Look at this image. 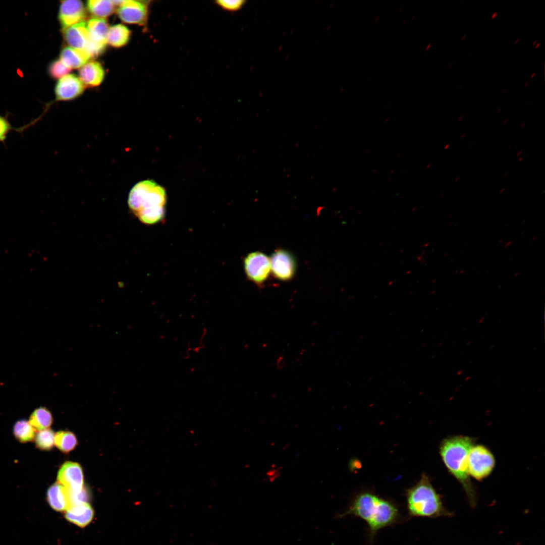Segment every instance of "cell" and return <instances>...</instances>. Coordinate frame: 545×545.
<instances>
[{
	"label": "cell",
	"instance_id": "cell-1",
	"mask_svg": "<svg viewBox=\"0 0 545 545\" xmlns=\"http://www.w3.org/2000/svg\"><path fill=\"white\" fill-rule=\"evenodd\" d=\"M166 201L165 189L151 180L134 185L128 198L129 209L141 222L146 225L155 224L164 218Z\"/></svg>",
	"mask_w": 545,
	"mask_h": 545
},
{
	"label": "cell",
	"instance_id": "cell-2",
	"mask_svg": "<svg viewBox=\"0 0 545 545\" xmlns=\"http://www.w3.org/2000/svg\"><path fill=\"white\" fill-rule=\"evenodd\" d=\"M351 515L367 523L372 537L379 529L395 523L399 516L397 508L390 502L370 493L358 496L349 509L339 517Z\"/></svg>",
	"mask_w": 545,
	"mask_h": 545
},
{
	"label": "cell",
	"instance_id": "cell-3",
	"mask_svg": "<svg viewBox=\"0 0 545 545\" xmlns=\"http://www.w3.org/2000/svg\"><path fill=\"white\" fill-rule=\"evenodd\" d=\"M473 446L470 438L455 436L446 439L440 448L445 465L463 485L472 506L475 505V496L469 478L468 457Z\"/></svg>",
	"mask_w": 545,
	"mask_h": 545
},
{
	"label": "cell",
	"instance_id": "cell-4",
	"mask_svg": "<svg viewBox=\"0 0 545 545\" xmlns=\"http://www.w3.org/2000/svg\"><path fill=\"white\" fill-rule=\"evenodd\" d=\"M407 507L412 516L436 517L445 515L440 496L428 480L423 478L407 493Z\"/></svg>",
	"mask_w": 545,
	"mask_h": 545
},
{
	"label": "cell",
	"instance_id": "cell-5",
	"mask_svg": "<svg viewBox=\"0 0 545 545\" xmlns=\"http://www.w3.org/2000/svg\"><path fill=\"white\" fill-rule=\"evenodd\" d=\"M120 19L124 23L140 26L146 25L149 15V1H113Z\"/></svg>",
	"mask_w": 545,
	"mask_h": 545
},
{
	"label": "cell",
	"instance_id": "cell-6",
	"mask_svg": "<svg viewBox=\"0 0 545 545\" xmlns=\"http://www.w3.org/2000/svg\"><path fill=\"white\" fill-rule=\"evenodd\" d=\"M494 465V456L485 447L478 445L471 448L468 457L469 474L481 479L490 473Z\"/></svg>",
	"mask_w": 545,
	"mask_h": 545
},
{
	"label": "cell",
	"instance_id": "cell-7",
	"mask_svg": "<svg viewBox=\"0 0 545 545\" xmlns=\"http://www.w3.org/2000/svg\"><path fill=\"white\" fill-rule=\"evenodd\" d=\"M244 267L250 280L261 284L266 281L271 271L270 259L262 252H252L244 258Z\"/></svg>",
	"mask_w": 545,
	"mask_h": 545
},
{
	"label": "cell",
	"instance_id": "cell-8",
	"mask_svg": "<svg viewBox=\"0 0 545 545\" xmlns=\"http://www.w3.org/2000/svg\"><path fill=\"white\" fill-rule=\"evenodd\" d=\"M58 480L70 493L82 490L83 489V474L81 466L75 462H66L58 472Z\"/></svg>",
	"mask_w": 545,
	"mask_h": 545
},
{
	"label": "cell",
	"instance_id": "cell-9",
	"mask_svg": "<svg viewBox=\"0 0 545 545\" xmlns=\"http://www.w3.org/2000/svg\"><path fill=\"white\" fill-rule=\"evenodd\" d=\"M86 11L83 3L79 0L61 2L58 18L62 29L83 21Z\"/></svg>",
	"mask_w": 545,
	"mask_h": 545
},
{
	"label": "cell",
	"instance_id": "cell-10",
	"mask_svg": "<svg viewBox=\"0 0 545 545\" xmlns=\"http://www.w3.org/2000/svg\"><path fill=\"white\" fill-rule=\"evenodd\" d=\"M270 261L271 271L276 278L287 281L293 277L295 263L293 256L289 252L278 250L272 254Z\"/></svg>",
	"mask_w": 545,
	"mask_h": 545
},
{
	"label": "cell",
	"instance_id": "cell-11",
	"mask_svg": "<svg viewBox=\"0 0 545 545\" xmlns=\"http://www.w3.org/2000/svg\"><path fill=\"white\" fill-rule=\"evenodd\" d=\"M85 86L80 78L74 74H68L57 82L54 92L57 101H68L81 95Z\"/></svg>",
	"mask_w": 545,
	"mask_h": 545
},
{
	"label": "cell",
	"instance_id": "cell-12",
	"mask_svg": "<svg viewBox=\"0 0 545 545\" xmlns=\"http://www.w3.org/2000/svg\"><path fill=\"white\" fill-rule=\"evenodd\" d=\"M62 32L65 40L70 47L87 52L90 38L86 22L82 21L62 29Z\"/></svg>",
	"mask_w": 545,
	"mask_h": 545
},
{
	"label": "cell",
	"instance_id": "cell-13",
	"mask_svg": "<svg viewBox=\"0 0 545 545\" xmlns=\"http://www.w3.org/2000/svg\"><path fill=\"white\" fill-rule=\"evenodd\" d=\"M104 75L102 65L96 61L87 62L79 71V78L86 87L99 85L104 79Z\"/></svg>",
	"mask_w": 545,
	"mask_h": 545
},
{
	"label": "cell",
	"instance_id": "cell-14",
	"mask_svg": "<svg viewBox=\"0 0 545 545\" xmlns=\"http://www.w3.org/2000/svg\"><path fill=\"white\" fill-rule=\"evenodd\" d=\"M66 519L72 523L84 527L92 520L93 510L87 502L71 505L66 511Z\"/></svg>",
	"mask_w": 545,
	"mask_h": 545
},
{
	"label": "cell",
	"instance_id": "cell-15",
	"mask_svg": "<svg viewBox=\"0 0 545 545\" xmlns=\"http://www.w3.org/2000/svg\"><path fill=\"white\" fill-rule=\"evenodd\" d=\"M47 500L49 506L57 511H66L71 504L69 491L59 482L49 487Z\"/></svg>",
	"mask_w": 545,
	"mask_h": 545
},
{
	"label": "cell",
	"instance_id": "cell-16",
	"mask_svg": "<svg viewBox=\"0 0 545 545\" xmlns=\"http://www.w3.org/2000/svg\"><path fill=\"white\" fill-rule=\"evenodd\" d=\"M87 28L91 42L106 46L108 25L104 18L93 17L87 23Z\"/></svg>",
	"mask_w": 545,
	"mask_h": 545
},
{
	"label": "cell",
	"instance_id": "cell-17",
	"mask_svg": "<svg viewBox=\"0 0 545 545\" xmlns=\"http://www.w3.org/2000/svg\"><path fill=\"white\" fill-rule=\"evenodd\" d=\"M91 58L86 51L66 46L61 50L59 59L65 65L72 69L80 68Z\"/></svg>",
	"mask_w": 545,
	"mask_h": 545
},
{
	"label": "cell",
	"instance_id": "cell-18",
	"mask_svg": "<svg viewBox=\"0 0 545 545\" xmlns=\"http://www.w3.org/2000/svg\"><path fill=\"white\" fill-rule=\"evenodd\" d=\"M130 36L131 31L128 27L122 24H116L108 28L107 43L114 47H121L128 42Z\"/></svg>",
	"mask_w": 545,
	"mask_h": 545
},
{
	"label": "cell",
	"instance_id": "cell-19",
	"mask_svg": "<svg viewBox=\"0 0 545 545\" xmlns=\"http://www.w3.org/2000/svg\"><path fill=\"white\" fill-rule=\"evenodd\" d=\"M86 5L88 11L94 17L100 18L111 15L116 7L113 1L90 0Z\"/></svg>",
	"mask_w": 545,
	"mask_h": 545
},
{
	"label": "cell",
	"instance_id": "cell-20",
	"mask_svg": "<svg viewBox=\"0 0 545 545\" xmlns=\"http://www.w3.org/2000/svg\"><path fill=\"white\" fill-rule=\"evenodd\" d=\"M52 421L50 412L45 407L35 409L29 418V423L35 429L41 430L49 427Z\"/></svg>",
	"mask_w": 545,
	"mask_h": 545
},
{
	"label": "cell",
	"instance_id": "cell-21",
	"mask_svg": "<svg viewBox=\"0 0 545 545\" xmlns=\"http://www.w3.org/2000/svg\"><path fill=\"white\" fill-rule=\"evenodd\" d=\"M13 433L19 442L26 443L34 439L35 429L28 421L20 420L17 421L14 426Z\"/></svg>",
	"mask_w": 545,
	"mask_h": 545
},
{
	"label": "cell",
	"instance_id": "cell-22",
	"mask_svg": "<svg viewBox=\"0 0 545 545\" xmlns=\"http://www.w3.org/2000/svg\"><path fill=\"white\" fill-rule=\"evenodd\" d=\"M77 439L71 432L59 431L54 436V444L62 452L68 453L75 448Z\"/></svg>",
	"mask_w": 545,
	"mask_h": 545
},
{
	"label": "cell",
	"instance_id": "cell-23",
	"mask_svg": "<svg viewBox=\"0 0 545 545\" xmlns=\"http://www.w3.org/2000/svg\"><path fill=\"white\" fill-rule=\"evenodd\" d=\"M54 432L50 429L46 428L40 430L35 437L36 447L43 450H50L54 443Z\"/></svg>",
	"mask_w": 545,
	"mask_h": 545
},
{
	"label": "cell",
	"instance_id": "cell-24",
	"mask_svg": "<svg viewBox=\"0 0 545 545\" xmlns=\"http://www.w3.org/2000/svg\"><path fill=\"white\" fill-rule=\"evenodd\" d=\"M48 70L49 76L55 79H61L68 75L71 71L60 59L52 61L49 64Z\"/></svg>",
	"mask_w": 545,
	"mask_h": 545
},
{
	"label": "cell",
	"instance_id": "cell-25",
	"mask_svg": "<svg viewBox=\"0 0 545 545\" xmlns=\"http://www.w3.org/2000/svg\"><path fill=\"white\" fill-rule=\"evenodd\" d=\"M215 4L226 11L235 12L241 9L246 3L244 0H219Z\"/></svg>",
	"mask_w": 545,
	"mask_h": 545
},
{
	"label": "cell",
	"instance_id": "cell-26",
	"mask_svg": "<svg viewBox=\"0 0 545 545\" xmlns=\"http://www.w3.org/2000/svg\"><path fill=\"white\" fill-rule=\"evenodd\" d=\"M14 129L7 118L0 115V142L4 143L9 132Z\"/></svg>",
	"mask_w": 545,
	"mask_h": 545
},
{
	"label": "cell",
	"instance_id": "cell-27",
	"mask_svg": "<svg viewBox=\"0 0 545 545\" xmlns=\"http://www.w3.org/2000/svg\"><path fill=\"white\" fill-rule=\"evenodd\" d=\"M511 244H512L511 241H509V242H506L505 245H504L505 248H507L508 247H509L511 245Z\"/></svg>",
	"mask_w": 545,
	"mask_h": 545
},
{
	"label": "cell",
	"instance_id": "cell-28",
	"mask_svg": "<svg viewBox=\"0 0 545 545\" xmlns=\"http://www.w3.org/2000/svg\"><path fill=\"white\" fill-rule=\"evenodd\" d=\"M497 15H498V12H494L491 16V19H494L496 18L497 17Z\"/></svg>",
	"mask_w": 545,
	"mask_h": 545
},
{
	"label": "cell",
	"instance_id": "cell-29",
	"mask_svg": "<svg viewBox=\"0 0 545 545\" xmlns=\"http://www.w3.org/2000/svg\"><path fill=\"white\" fill-rule=\"evenodd\" d=\"M540 43L539 42H537L536 43V44L535 45V48H536V49L538 48L540 46Z\"/></svg>",
	"mask_w": 545,
	"mask_h": 545
},
{
	"label": "cell",
	"instance_id": "cell-30",
	"mask_svg": "<svg viewBox=\"0 0 545 545\" xmlns=\"http://www.w3.org/2000/svg\"><path fill=\"white\" fill-rule=\"evenodd\" d=\"M537 43V40H534V41L533 42V43H532V45H535L536 44V43Z\"/></svg>",
	"mask_w": 545,
	"mask_h": 545
},
{
	"label": "cell",
	"instance_id": "cell-31",
	"mask_svg": "<svg viewBox=\"0 0 545 545\" xmlns=\"http://www.w3.org/2000/svg\"><path fill=\"white\" fill-rule=\"evenodd\" d=\"M535 74H536V73H535V72H534V73H532V74H531V77H530V78H532L533 77H534V76L535 75Z\"/></svg>",
	"mask_w": 545,
	"mask_h": 545
},
{
	"label": "cell",
	"instance_id": "cell-32",
	"mask_svg": "<svg viewBox=\"0 0 545 545\" xmlns=\"http://www.w3.org/2000/svg\"><path fill=\"white\" fill-rule=\"evenodd\" d=\"M519 40V38L516 39L514 41V44L517 43L518 42Z\"/></svg>",
	"mask_w": 545,
	"mask_h": 545
},
{
	"label": "cell",
	"instance_id": "cell-33",
	"mask_svg": "<svg viewBox=\"0 0 545 545\" xmlns=\"http://www.w3.org/2000/svg\"><path fill=\"white\" fill-rule=\"evenodd\" d=\"M529 81H526V82H525V83H524V86H527V85H528V84H529Z\"/></svg>",
	"mask_w": 545,
	"mask_h": 545
},
{
	"label": "cell",
	"instance_id": "cell-34",
	"mask_svg": "<svg viewBox=\"0 0 545 545\" xmlns=\"http://www.w3.org/2000/svg\"><path fill=\"white\" fill-rule=\"evenodd\" d=\"M466 35H463L461 38V40H464V39L466 38Z\"/></svg>",
	"mask_w": 545,
	"mask_h": 545
},
{
	"label": "cell",
	"instance_id": "cell-35",
	"mask_svg": "<svg viewBox=\"0 0 545 545\" xmlns=\"http://www.w3.org/2000/svg\"><path fill=\"white\" fill-rule=\"evenodd\" d=\"M536 238H537V236H535V237H533V238H532V240H534L535 239H536Z\"/></svg>",
	"mask_w": 545,
	"mask_h": 545
},
{
	"label": "cell",
	"instance_id": "cell-36",
	"mask_svg": "<svg viewBox=\"0 0 545 545\" xmlns=\"http://www.w3.org/2000/svg\"><path fill=\"white\" fill-rule=\"evenodd\" d=\"M503 239H502L501 240H500V241H499V243H500H500H502V242H503Z\"/></svg>",
	"mask_w": 545,
	"mask_h": 545
},
{
	"label": "cell",
	"instance_id": "cell-37",
	"mask_svg": "<svg viewBox=\"0 0 545 545\" xmlns=\"http://www.w3.org/2000/svg\"><path fill=\"white\" fill-rule=\"evenodd\" d=\"M506 90H507V88H505V89H504V90H503V93H504V92H505Z\"/></svg>",
	"mask_w": 545,
	"mask_h": 545
},
{
	"label": "cell",
	"instance_id": "cell-38",
	"mask_svg": "<svg viewBox=\"0 0 545 545\" xmlns=\"http://www.w3.org/2000/svg\"><path fill=\"white\" fill-rule=\"evenodd\" d=\"M518 275V273H516V274H515L514 277H516Z\"/></svg>",
	"mask_w": 545,
	"mask_h": 545
}]
</instances>
